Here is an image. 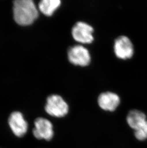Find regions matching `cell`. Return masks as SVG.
<instances>
[{
  "label": "cell",
  "mask_w": 147,
  "mask_h": 148,
  "mask_svg": "<svg viewBox=\"0 0 147 148\" xmlns=\"http://www.w3.org/2000/svg\"><path fill=\"white\" fill-rule=\"evenodd\" d=\"M94 28L89 24L83 21H79L74 25L71 31L73 38L75 40L81 44L92 43Z\"/></svg>",
  "instance_id": "4"
},
{
  "label": "cell",
  "mask_w": 147,
  "mask_h": 148,
  "mask_svg": "<svg viewBox=\"0 0 147 148\" xmlns=\"http://www.w3.org/2000/svg\"><path fill=\"white\" fill-rule=\"evenodd\" d=\"M8 123L10 129L17 137H23L28 130V123L21 112H13L9 117Z\"/></svg>",
  "instance_id": "7"
},
{
  "label": "cell",
  "mask_w": 147,
  "mask_h": 148,
  "mask_svg": "<svg viewBox=\"0 0 147 148\" xmlns=\"http://www.w3.org/2000/svg\"><path fill=\"white\" fill-rule=\"evenodd\" d=\"M44 109L49 115L58 118L65 116L69 112L68 104L60 95H57L48 97Z\"/></svg>",
  "instance_id": "2"
},
{
  "label": "cell",
  "mask_w": 147,
  "mask_h": 148,
  "mask_svg": "<svg viewBox=\"0 0 147 148\" xmlns=\"http://www.w3.org/2000/svg\"><path fill=\"white\" fill-rule=\"evenodd\" d=\"M147 120L145 114L137 109L130 111L127 116V122L129 126L135 131L142 128Z\"/></svg>",
  "instance_id": "9"
},
{
  "label": "cell",
  "mask_w": 147,
  "mask_h": 148,
  "mask_svg": "<svg viewBox=\"0 0 147 148\" xmlns=\"http://www.w3.org/2000/svg\"><path fill=\"white\" fill-rule=\"evenodd\" d=\"M61 4L60 0H42L38 6L40 11L46 16H51Z\"/></svg>",
  "instance_id": "10"
},
{
  "label": "cell",
  "mask_w": 147,
  "mask_h": 148,
  "mask_svg": "<svg viewBox=\"0 0 147 148\" xmlns=\"http://www.w3.org/2000/svg\"><path fill=\"white\" fill-rule=\"evenodd\" d=\"M67 57L70 63L76 66L85 67L89 64L91 56L88 50L81 45H74L67 51Z\"/></svg>",
  "instance_id": "3"
},
{
  "label": "cell",
  "mask_w": 147,
  "mask_h": 148,
  "mask_svg": "<svg viewBox=\"0 0 147 148\" xmlns=\"http://www.w3.org/2000/svg\"><path fill=\"white\" fill-rule=\"evenodd\" d=\"M114 51L116 56L118 59H131L134 54L133 44L128 36H120L115 40Z\"/></svg>",
  "instance_id": "5"
},
{
  "label": "cell",
  "mask_w": 147,
  "mask_h": 148,
  "mask_svg": "<svg viewBox=\"0 0 147 148\" xmlns=\"http://www.w3.org/2000/svg\"><path fill=\"white\" fill-rule=\"evenodd\" d=\"M35 128L33 133L35 138L38 140L44 139L50 141L54 135L52 123L47 119L38 117L35 120Z\"/></svg>",
  "instance_id": "6"
},
{
  "label": "cell",
  "mask_w": 147,
  "mask_h": 148,
  "mask_svg": "<svg viewBox=\"0 0 147 148\" xmlns=\"http://www.w3.org/2000/svg\"><path fill=\"white\" fill-rule=\"evenodd\" d=\"M134 135L136 138L140 141H144L147 139V120L144 125L140 129L135 130Z\"/></svg>",
  "instance_id": "11"
},
{
  "label": "cell",
  "mask_w": 147,
  "mask_h": 148,
  "mask_svg": "<svg viewBox=\"0 0 147 148\" xmlns=\"http://www.w3.org/2000/svg\"><path fill=\"white\" fill-rule=\"evenodd\" d=\"M14 17L20 25L32 24L38 16V11L31 0H16L14 3Z\"/></svg>",
  "instance_id": "1"
},
{
  "label": "cell",
  "mask_w": 147,
  "mask_h": 148,
  "mask_svg": "<svg viewBox=\"0 0 147 148\" xmlns=\"http://www.w3.org/2000/svg\"><path fill=\"white\" fill-rule=\"evenodd\" d=\"M97 103L101 109L107 111L113 112L117 109L120 103L119 96L114 92H105L99 95Z\"/></svg>",
  "instance_id": "8"
}]
</instances>
